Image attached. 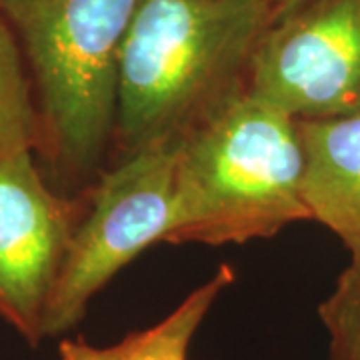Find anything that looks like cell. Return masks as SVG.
Here are the masks:
<instances>
[{
  "instance_id": "obj_4",
  "label": "cell",
  "mask_w": 360,
  "mask_h": 360,
  "mask_svg": "<svg viewBox=\"0 0 360 360\" xmlns=\"http://www.w3.org/2000/svg\"><path fill=\"white\" fill-rule=\"evenodd\" d=\"M176 146H153L110 162L92 184L42 321V338L68 333L118 270L174 226Z\"/></svg>"
},
{
  "instance_id": "obj_11",
  "label": "cell",
  "mask_w": 360,
  "mask_h": 360,
  "mask_svg": "<svg viewBox=\"0 0 360 360\" xmlns=\"http://www.w3.org/2000/svg\"><path fill=\"white\" fill-rule=\"evenodd\" d=\"M270 4L274 6V11H276V14L283 13L284 8H288V6H292V4H296V2H300V0H269Z\"/></svg>"
},
{
  "instance_id": "obj_2",
  "label": "cell",
  "mask_w": 360,
  "mask_h": 360,
  "mask_svg": "<svg viewBox=\"0 0 360 360\" xmlns=\"http://www.w3.org/2000/svg\"><path fill=\"white\" fill-rule=\"evenodd\" d=\"M142 0H0L32 77L37 153L52 184L89 193L110 165L120 54Z\"/></svg>"
},
{
  "instance_id": "obj_8",
  "label": "cell",
  "mask_w": 360,
  "mask_h": 360,
  "mask_svg": "<svg viewBox=\"0 0 360 360\" xmlns=\"http://www.w3.org/2000/svg\"><path fill=\"white\" fill-rule=\"evenodd\" d=\"M234 283V270L222 264L194 288L176 309L153 326L124 336L110 347H92L82 338H65L60 360H188L191 342L220 292Z\"/></svg>"
},
{
  "instance_id": "obj_9",
  "label": "cell",
  "mask_w": 360,
  "mask_h": 360,
  "mask_svg": "<svg viewBox=\"0 0 360 360\" xmlns=\"http://www.w3.org/2000/svg\"><path fill=\"white\" fill-rule=\"evenodd\" d=\"M26 68L13 26L0 14V162L39 148L40 116Z\"/></svg>"
},
{
  "instance_id": "obj_10",
  "label": "cell",
  "mask_w": 360,
  "mask_h": 360,
  "mask_svg": "<svg viewBox=\"0 0 360 360\" xmlns=\"http://www.w3.org/2000/svg\"><path fill=\"white\" fill-rule=\"evenodd\" d=\"M319 316L330 338V359L360 360V269L350 264L338 276Z\"/></svg>"
},
{
  "instance_id": "obj_7",
  "label": "cell",
  "mask_w": 360,
  "mask_h": 360,
  "mask_svg": "<svg viewBox=\"0 0 360 360\" xmlns=\"http://www.w3.org/2000/svg\"><path fill=\"white\" fill-rule=\"evenodd\" d=\"M307 168L304 200L312 220L335 232L360 269V116L298 122Z\"/></svg>"
},
{
  "instance_id": "obj_1",
  "label": "cell",
  "mask_w": 360,
  "mask_h": 360,
  "mask_svg": "<svg viewBox=\"0 0 360 360\" xmlns=\"http://www.w3.org/2000/svg\"><path fill=\"white\" fill-rule=\"evenodd\" d=\"M269 0H142L120 54L110 162L179 146L248 94Z\"/></svg>"
},
{
  "instance_id": "obj_3",
  "label": "cell",
  "mask_w": 360,
  "mask_h": 360,
  "mask_svg": "<svg viewBox=\"0 0 360 360\" xmlns=\"http://www.w3.org/2000/svg\"><path fill=\"white\" fill-rule=\"evenodd\" d=\"M304 168L300 124L245 94L176 146L167 243H248L312 220Z\"/></svg>"
},
{
  "instance_id": "obj_6",
  "label": "cell",
  "mask_w": 360,
  "mask_h": 360,
  "mask_svg": "<svg viewBox=\"0 0 360 360\" xmlns=\"http://www.w3.org/2000/svg\"><path fill=\"white\" fill-rule=\"evenodd\" d=\"M84 206L46 184L32 153L0 162V316L30 345Z\"/></svg>"
},
{
  "instance_id": "obj_5",
  "label": "cell",
  "mask_w": 360,
  "mask_h": 360,
  "mask_svg": "<svg viewBox=\"0 0 360 360\" xmlns=\"http://www.w3.org/2000/svg\"><path fill=\"white\" fill-rule=\"evenodd\" d=\"M248 94L296 122L360 116V0H300L258 40Z\"/></svg>"
}]
</instances>
